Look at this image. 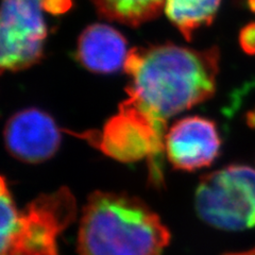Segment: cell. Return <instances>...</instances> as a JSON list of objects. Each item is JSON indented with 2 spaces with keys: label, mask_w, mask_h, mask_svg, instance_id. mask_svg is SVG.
Returning <instances> with one entry per match:
<instances>
[{
  "label": "cell",
  "mask_w": 255,
  "mask_h": 255,
  "mask_svg": "<svg viewBox=\"0 0 255 255\" xmlns=\"http://www.w3.org/2000/svg\"><path fill=\"white\" fill-rule=\"evenodd\" d=\"M167 125L151 116L133 101L126 98L102 130L86 131L76 136L86 139L102 153L123 163H133L147 158L149 181L154 187H161L163 158Z\"/></svg>",
  "instance_id": "obj_4"
},
{
  "label": "cell",
  "mask_w": 255,
  "mask_h": 255,
  "mask_svg": "<svg viewBox=\"0 0 255 255\" xmlns=\"http://www.w3.org/2000/svg\"><path fill=\"white\" fill-rule=\"evenodd\" d=\"M220 51L174 44L129 50L124 69L127 98L167 125L168 118L211 99L217 87Z\"/></svg>",
  "instance_id": "obj_1"
},
{
  "label": "cell",
  "mask_w": 255,
  "mask_h": 255,
  "mask_svg": "<svg viewBox=\"0 0 255 255\" xmlns=\"http://www.w3.org/2000/svg\"><path fill=\"white\" fill-rule=\"evenodd\" d=\"M166 0H93L100 15L131 27L152 20L161 14Z\"/></svg>",
  "instance_id": "obj_11"
},
{
  "label": "cell",
  "mask_w": 255,
  "mask_h": 255,
  "mask_svg": "<svg viewBox=\"0 0 255 255\" xmlns=\"http://www.w3.org/2000/svg\"><path fill=\"white\" fill-rule=\"evenodd\" d=\"M46 0H1L0 67L2 71L25 70L43 58L47 29Z\"/></svg>",
  "instance_id": "obj_6"
},
{
  "label": "cell",
  "mask_w": 255,
  "mask_h": 255,
  "mask_svg": "<svg viewBox=\"0 0 255 255\" xmlns=\"http://www.w3.org/2000/svg\"><path fill=\"white\" fill-rule=\"evenodd\" d=\"M0 209V255H60L58 237L77 217L76 198L67 187L38 196L19 211L4 177Z\"/></svg>",
  "instance_id": "obj_3"
},
{
  "label": "cell",
  "mask_w": 255,
  "mask_h": 255,
  "mask_svg": "<svg viewBox=\"0 0 255 255\" xmlns=\"http://www.w3.org/2000/svg\"><path fill=\"white\" fill-rule=\"evenodd\" d=\"M127 41L121 32L103 23H94L79 36L77 58L96 74H113L124 68L128 57Z\"/></svg>",
  "instance_id": "obj_9"
},
{
  "label": "cell",
  "mask_w": 255,
  "mask_h": 255,
  "mask_svg": "<svg viewBox=\"0 0 255 255\" xmlns=\"http://www.w3.org/2000/svg\"><path fill=\"white\" fill-rule=\"evenodd\" d=\"M238 41L245 53L255 55V21L247 23L241 30Z\"/></svg>",
  "instance_id": "obj_12"
},
{
  "label": "cell",
  "mask_w": 255,
  "mask_h": 255,
  "mask_svg": "<svg viewBox=\"0 0 255 255\" xmlns=\"http://www.w3.org/2000/svg\"><path fill=\"white\" fill-rule=\"evenodd\" d=\"M195 205L198 216L213 228H254L255 169L233 164L203 175L196 190Z\"/></svg>",
  "instance_id": "obj_5"
},
{
  "label": "cell",
  "mask_w": 255,
  "mask_h": 255,
  "mask_svg": "<svg viewBox=\"0 0 255 255\" xmlns=\"http://www.w3.org/2000/svg\"><path fill=\"white\" fill-rule=\"evenodd\" d=\"M4 145L12 156L23 163L38 164L51 158L61 146V133L46 112L29 108L16 112L3 130Z\"/></svg>",
  "instance_id": "obj_8"
},
{
  "label": "cell",
  "mask_w": 255,
  "mask_h": 255,
  "mask_svg": "<svg viewBox=\"0 0 255 255\" xmlns=\"http://www.w3.org/2000/svg\"><path fill=\"white\" fill-rule=\"evenodd\" d=\"M171 234L138 197L95 191L80 220L79 255H162Z\"/></svg>",
  "instance_id": "obj_2"
},
{
  "label": "cell",
  "mask_w": 255,
  "mask_h": 255,
  "mask_svg": "<svg viewBox=\"0 0 255 255\" xmlns=\"http://www.w3.org/2000/svg\"><path fill=\"white\" fill-rule=\"evenodd\" d=\"M220 4L221 0H166L164 9L172 25L190 41L196 30L211 25Z\"/></svg>",
  "instance_id": "obj_10"
},
{
  "label": "cell",
  "mask_w": 255,
  "mask_h": 255,
  "mask_svg": "<svg viewBox=\"0 0 255 255\" xmlns=\"http://www.w3.org/2000/svg\"><path fill=\"white\" fill-rule=\"evenodd\" d=\"M220 149L218 128L209 118L185 117L175 122L166 133L165 154L178 170L195 171L211 166Z\"/></svg>",
  "instance_id": "obj_7"
},
{
  "label": "cell",
  "mask_w": 255,
  "mask_h": 255,
  "mask_svg": "<svg viewBox=\"0 0 255 255\" xmlns=\"http://www.w3.org/2000/svg\"><path fill=\"white\" fill-rule=\"evenodd\" d=\"M222 255H255V247L250 250L247 251H242V252H229V253H225Z\"/></svg>",
  "instance_id": "obj_13"
}]
</instances>
